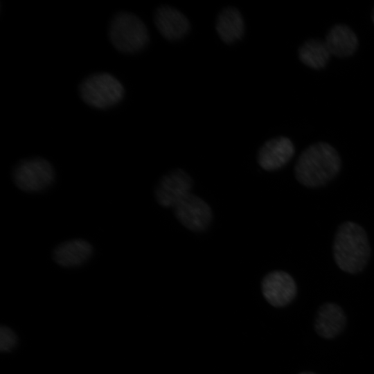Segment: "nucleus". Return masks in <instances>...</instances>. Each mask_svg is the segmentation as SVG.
<instances>
[{
  "mask_svg": "<svg viewBox=\"0 0 374 374\" xmlns=\"http://www.w3.org/2000/svg\"><path fill=\"white\" fill-rule=\"evenodd\" d=\"M216 30L225 43H233L240 39L244 31V24L240 12L233 8L223 10L217 19Z\"/></svg>",
  "mask_w": 374,
  "mask_h": 374,
  "instance_id": "14",
  "label": "nucleus"
},
{
  "mask_svg": "<svg viewBox=\"0 0 374 374\" xmlns=\"http://www.w3.org/2000/svg\"><path fill=\"white\" fill-rule=\"evenodd\" d=\"M173 208L176 218L191 231H203L211 222L213 213L209 205L202 198L191 193Z\"/></svg>",
  "mask_w": 374,
  "mask_h": 374,
  "instance_id": "6",
  "label": "nucleus"
},
{
  "mask_svg": "<svg viewBox=\"0 0 374 374\" xmlns=\"http://www.w3.org/2000/svg\"><path fill=\"white\" fill-rule=\"evenodd\" d=\"M300 374H317L313 372H302Z\"/></svg>",
  "mask_w": 374,
  "mask_h": 374,
  "instance_id": "17",
  "label": "nucleus"
},
{
  "mask_svg": "<svg viewBox=\"0 0 374 374\" xmlns=\"http://www.w3.org/2000/svg\"><path fill=\"white\" fill-rule=\"evenodd\" d=\"M341 166V158L335 148L326 142H318L301 154L294 174L302 185L317 188L334 179L339 172Z\"/></svg>",
  "mask_w": 374,
  "mask_h": 374,
  "instance_id": "1",
  "label": "nucleus"
},
{
  "mask_svg": "<svg viewBox=\"0 0 374 374\" xmlns=\"http://www.w3.org/2000/svg\"><path fill=\"white\" fill-rule=\"evenodd\" d=\"M330 53L325 42L309 39L299 50L300 60L307 66L314 69L324 67L328 63Z\"/></svg>",
  "mask_w": 374,
  "mask_h": 374,
  "instance_id": "15",
  "label": "nucleus"
},
{
  "mask_svg": "<svg viewBox=\"0 0 374 374\" xmlns=\"http://www.w3.org/2000/svg\"><path fill=\"white\" fill-rule=\"evenodd\" d=\"M372 20H373V24H374V9H373V13H372Z\"/></svg>",
  "mask_w": 374,
  "mask_h": 374,
  "instance_id": "18",
  "label": "nucleus"
},
{
  "mask_svg": "<svg viewBox=\"0 0 374 374\" xmlns=\"http://www.w3.org/2000/svg\"><path fill=\"white\" fill-rule=\"evenodd\" d=\"M154 24L159 33L169 40L182 38L190 28V24L186 16L170 6H161L156 10Z\"/></svg>",
  "mask_w": 374,
  "mask_h": 374,
  "instance_id": "10",
  "label": "nucleus"
},
{
  "mask_svg": "<svg viewBox=\"0 0 374 374\" xmlns=\"http://www.w3.org/2000/svg\"><path fill=\"white\" fill-rule=\"evenodd\" d=\"M325 44L330 55L339 57L352 55L358 46V39L354 31L344 24H337L326 35Z\"/></svg>",
  "mask_w": 374,
  "mask_h": 374,
  "instance_id": "13",
  "label": "nucleus"
},
{
  "mask_svg": "<svg viewBox=\"0 0 374 374\" xmlns=\"http://www.w3.org/2000/svg\"><path fill=\"white\" fill-rule=\"evenodd\" d=\"M93 247L83 239H73L62 242L53 251L55 262L64 267H75L87 262L93 254Z\"/></svg>",
  "mask_w": 374,
  "mask_h": 374,
  "instance_id": "11",
  "label": "nucleus"
},
{
  "mask_svg": "<svg viewBox=\"0 0 374 374\" xmlns=\"http://www.w3.org/2000/svg\"><path fill=\"white\" fill-rule=\"evenodd\" d=\"M332 251L335 262L340 269L349 274L362 271L371 257L366 231L355 222H343L336 231Z\"/></svg>",
  "mask_w": 374,
  "mask_h": 374,
  "instance_id": "2",
  "label": "nucleus"
},
{
  "mask_svg": "<svg viewBox=\"0 0 374 374\" xmlns=\"http://www.w3.org/2000/svg\"><path fill=\"white\" fill-rule=\"evenodd\" d=\"M294 152V144L290 139L274 138L260 148L258 162L264 170H275L285 166L292 158Z\"/></svg>",
  "mask_w": 374,
  "mask_h": 374,
  "instance_id": "9",
  "label": "nucleus"
},
{
  "mask_svg": "<svg viewBox=\"0 0 374 374\" xmlns=\"http://www.w3.org/2000/svg\"><path fill=\"white\" fill-rule=\"evenodd\" d=\"M109 35L115 48L127 53L141 51L149 40L145 24L138 17L129 12L118 13L112 19Z\"/></svg>",
  "mask_w": 374,
  "mask_h": 374,
  "instance_id": "3",
  "label": "nucleus"
},
{
  "mask_svg": "<svg viewBox=\"0 0 374 374\" xmlns=\"http://www.w3.org/2000/svg\"><path fill=\"white\" fill-rule=\"evenodd\" d=\"M17 343L15 333L8 327L3 326L0 330V349L2 351L11 350Z\"/></svg>",
  "mask_w": 374,
  "mask_h": 374,
  "instance_id": "16",
  "label": "nucleus"
},
{
  "mask_svg": "<svg viewBox=\"0 0 374 374\" xmlns=\"http://www.w3.org/2000/svg\"><path fill=\"white\" fill-rule=\"evenodd\" d=\"M82 99L89 105L105 109L118 103L124 96L121 82L107 73H99L86 78L80 87Z\"/></svg>",
  "mask_w": 374,
  "mask_h": 374,
  "instance_id": "4",
  "label": "nucleus"
},
{
  "mask_svg": "<svg viewBox=\"0 0 374 374\" xmlns=\"http://www.w3.org/2000/svg\"><path fill=\"white\" fill-rule=\"evenodd\" d=\"M12 177L19 189L27 193H36L51 186L55 172L48 161L34 157L19 162L12 170Z\"/></svg>",
  "mask_w": 374,
  "mask_h": 374,
  "instance_id": "5",
  "label": "nucleus"
},
{
  "mask_svg": "<svg viewBox=\"0 0 374 374\" xmlns=\"http://www.w3.org/2000/svg\"><path fill=\"white\" fill-rule=\"evenodd\" d=\"M192 184L190 177L184 170H173L159 181L155 188V199L161 206L174 207L190 194Z\"/></svg>",
  "mask_w": 374,
  "mask_h": 374,
  "instance_id": "7",
  "label": "nucleus"
},
{
  "mask_svg": "<svg viewBox=\"0 0 374 374\" xmlns=\"http://www.w3.org/2000/svg\"><path fill=\"white\" fill-rule=\"evenodd\" d=\"M297 287L294 278L284 271L267 274L262 281V292L269 303L275 307L289 304L296 294Z\"/></svg>",
  "mask_w": 374,
  "mask_h": 374,
  "instance_id": "8",
  "label": "nucleus"
},
{
  "mask_svg": "<svg viewBox=\"0 0 374 374\" xmlns=\"http://www.w3.org/2000/svg\"><path fill=\"white\" fill-rule=\"evenodd\" d=\"M346 321L345 314L339 305L326 303L321 305L317 312L315 330L321 337L332 339L344 330Z\"/></svg>",
  "mask_w": 374,
  "mask_h": 374,
  "instance_id": "12",
  "label": "nucleus"
}]
</instances>
